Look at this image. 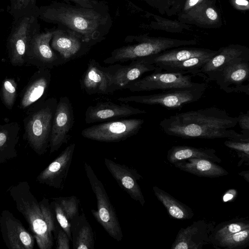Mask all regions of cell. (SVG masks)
Wrapping results in <instances>:
<instances>
[{
	"label": "cell",
	"instance_id": "cell-1",
	"mask_svg": "<svg viewBox=\"0 0 249 249\" xmlns=\"http://www.w3.org/2000/svg\"><path fill=\"white\" fill-rule=\"evenodd\" d=\"M237 121V117L230 116L226 110L212 107L176 113L164 118L160 125L167 135L184 139L249 140V135L230 129Z\"/></svg>",
	"mask_w": 249,
	"mask_h": 249
},
{
	"label": "cell",
	"instance_id": "cell-2",
	"mask_svg": "<svg viewBox=\"0 0 249 249\" xmlns=\"http://www.w3.org/2000/svg\"><path fill=\"white\" fill-rule=\"evenodd\" d=\"M16 208L23 216L40 249H51L56 226L55 215L48 198L38 202L27 181L19 182L9 189Z\"/></svg>",
	"mask_w": 249,
	"mask_h": 249
},
{
	"label": "cell",
	"instance_id": "cell-3",
	"mask_svg": "<svg viewBox=\"0 0 249 249\" xmlns=\"http://www.w3.org/2000/svg\"><path fill=\"white\" fill-rule=\"evenodd\" d=\"M38 17L48 22L63 24L80 36L84 43L99 37L100 31L107 23V16L94 8L52 4L40 7Z\"/></svg>",
	"mask_w": 249,
	"mask_h": 249
},
{
	"label": "cell",
	"instance_id": "cell-4",
	"mask_svg": "<svg viewBox=\"0 0 249 249\" xmlns=\"http://www.w3.org/2000/svg\"><path fill=\"white\" fill-rule=\"evenodd\" d=\"M57 102L54 97L37 102L28 109L23 120L26 139L30 146L39 155L45 154L49 147Z\"/></svg>",
	"mask_w": 249,
	"mask_h": 249
},
{
	"label": "cell",
	"instance_id": "cell-5",
	"mask_svg": "<svg viewBox=\"0 0 249 249\" xmlns=\"http://www.w3.org/2000/svg\"><path fill=\"white\" fill-rule=\"evenodd\" d=\"M137 43L114 50L104 60L106 64L123 63L139 58L156 54L170 49L197 44L196 40H182L163 37L143 36L137 38Z\"/></svg>",
	"mask_w": 249,
	"mask_h": 249
},
{
	"label": "cell",
	"instance_id": "cell-6",
	"mask_svg": "<svg viewBox=\"0 0 249 249\" xmlns=\"http://www.w3.org/2000/svg\"><path fill=\"white\" fill-rule=\"evenodd\" d=\"M84 169L97 200V209L91 210L92 215L111 237L121 241L123 238L122 228L115 209L103 184L91 166L86 162Z\"/></svg>",
	"mask_w": 249,
	"mask_h": 249
},
{
	"label": "cell",
	"instance_id": "cell-7",
	"mask_svg": "<svg viewBox=\"0 0 249 249\" xmlns=\"http://www.w3.org/2000/svg\"><path fill=\"white\" fill-rule=\"evenodd\" d=\"M193 74L163 71L157 67L153 72L142 78L134 81L124 87L132 92L163 91L192 89H207L206 83L192 81Z\"/></svg>",
	"mask_w": 249,
	"mask_h": 249
},
{
	"label": "cell",
	"instance_id": "cell-8",
	"mask_svg": "<svg viewBox=\"0 0 249 249\" xmlns=\"http://www.w3.org/2000/svg\"><path fill=\"white\" fill-rule=\"evenodd\" d=\"M7 39L8 57L12 65L26 64V55L33 35L39 30L36 15H28L15 20Z\"/></svg>",
	"mask_w": 249,
	"mask_h": 249
},
{
	"label": "cell",
	"instance_id": "cell-9",
	"mask_svg": "<svg viewBox=\"0 0 249 249\" xmlns=\"http://www.w3.org/2000/svg\"><path fill=\"white\" fill-rule=\"evenodd\" d=\"M144 120L128 119L108 121L82 130L85 138L101 142H118L135 135L142 127Z\"/></svg>",
	"mask_w": 249,
	"mask_h": 249
},
{
	"label": "cell",
	"instance_id": "cell-10",
	"mask_svg": "<svg viewBox=\"0 0 249 249\" xmlns=\"http://www.w3.org/2000/svg\"><path fill=\"white\" fill-rule=\"evenodd\" d=\"M205 89H192L166 90L150 95L121 97L117 100L125 103L134 102L149 105H160L168 109H180L187 104L200 100Z\"/></svg>",
	"mask_w": 249,
	"mask_h": 249
},
{
	"label": "cell",
	"instance_id": "cell-11",
	"mask_svg": "<svg viewBox=\"0 0 249 249\" xmlns=\"http://www.w3.org/2000/svg\"><path fill=\"white\" fill-rule=\"evenodd\" d=\"M211 81H216L226 93L240 92L249 95V57L232 60L215 73Z\"/></svg>",
	"mask_w": 249,
	"mask_h": 249
},
{
	"label": "cell",
	"instance_id": "cell-12",
	"mask_svg": "<svg viewBox=\"0 0 249 249\" xmlns=\"http://www.w3.org/2000/svg\"><path fill=\"white\" fill-rule=\"evenodd\" d=\"M53 33H40L38 30L33 35L28 49L26 64L34 65L38 69L51 70L67 63L50 45Z\"/></svg>",
	"mask_w": 249,
	"mask_h": 249
},
{
	"label": "cell",
	"instance_id": "cell-13",
	"mask_svg": "<svg viewBox=\"0 0 249 249\" xmlns=\"http://www.w3.org/2000/svg\"><path fill=\"white\" fill-rule=\"evenodd\" d=\"M74 122L71 103L68 96H62L57 102L53 117L49 144L51 154L67 142Z\"/></svg>",
	"mask_w": 249,
	"mask_h": 249
},
{
	"label": "cell",
	"instance_id": "cell-14",
	"mask_svg": "<svg viewBox=\"0 0 249 249\" xmlns=\"http://www.w3.org/2000/svg\"><path fill=\"white\" fill-rule=\"evenodd\" d=\"M215 226L214 221L199 220L193 222L185 228H181L171 249H202L211 244Z\"/></svg>",
	"mask_w": 249,
	"mask_h": 249
},
{
	"label": "cell",
	"instance_id": "cell-15",
	"mask_svg": "<svg viewBox=\"0 0 249 249\" xmlns=\"http://www.w3.org/2000/svg\"><path fill=\"white\" fill-rule=\"evenodd\" d=\"M0 228L4 242L10 249H33L34 236L9 211L3 210L0 216Z\"/></svg>",
	"mask_w": 249,
	"mask_h": 249
},
{
	"label": "cell",
	"instance_id": "cell-16",
	"mask_svg": "<svg viewBox=\"0 0 249 249\" xmlns=\"http://www.w3.org/2000/svg\"><path fill=\"white\" fill-rule=\"evenodd\" d=\"M157 68L148 56L131 60L127 65L113 64L107 67L110 74L114 92L124 89L128 84L140 79L144 73Z\"/></svg>",
	"mask_w": 249,
	"mask_h": 249
},
{
	"label": "cell",
	"instance_id": "cell-17",
	"mask_svg": "<svg viewBox=\"0 0 249 249\" xmlns=\"http://www.w3.org/2000/svg\"><path fill=\"white\" fill-rule=\"evenodd\" d=\"M74 143H71L37 177L36 180L55 189L62 190L71 164Z\"/></svg>",
	"mask_w": 249,
	"mask_h": 249
},
{
	"label": "cell",
	"instance_id": "cell-18",
	"mask_svg": "<svg viewBox=\"0 0 249 249\" xmlns=\"http://www.w3.org/2000/svg\"><path fill=\"white\" fill-rule=\"evenodd\" d=\"M146 113L144 110L134 107L124 103L116 104L112 102H101L87 108L85 121L86 124H89Z\"/></svg>",
	"mask_w": 249,
	"mask_h": 249
},
{
	"label": "cell",
	"instance_id": "cell-19",
	"mask_svg": "<svg viewBox=\"0 0 249 249\" xmlns=\"http://www.w3.org/2000/svg\"><path fill=\"white\" fill-rule=\"evenodd\" d=\"M80 87L88 95H105L114 92L111 76L107 67L90 59L80 80Z\"/></svg>",
	"mask_w": 249,
	"mask_h": 249
},
{
	"label": "cell",
	"instance_id": "cell-20",
	"mask_svg": "<svg viewBox=\"0 0 249 249\" xmlns=\"http://www.w3.org/2000/svg\"><path fill=\"white\" fill-rule=\"evenodd\" d=\"M104 163L119 186L133 200L143 206L145 200L138 182L142 177L136 170L124 164L117 163L108 158L104 159Z\"/></svg>",
	"mask_w": 249,
	"mask_h": 249
},
{
	"label": "cell",
	"instance_id": "cell-21",
	"mask_svg": "<svg viewBox=\"0 0 249 249\" xmlns=\"http://www.w3.org/2000/svg\"><path fill=\"white\" fill-rule=\"evenodd\" d=\"M178 20L203 28H218L222 20L216 0H204L186 13L178 14Z\"/></svg>",
	"mask_w": 249,
	"mask_h": 249
},
{
	"label": "cell",
	"instance_id": "cell-22",
	"mask_svg": "<svg viewBox=\"0 0 249 249\" xmlns=\"http://www.w3.org/2000/svg\"><path fill=\"white\" fill-rule=\"evenodd\" d=\"M213 55L200 69L199 75L207 81L232 60L243 57H249V49L239 44H230L219 48Z\"/></svg>",
	"mask_w": 249,
	"mask_h": 249
},
{
	"label": "cell",
	"instance_id": "cell-23",
	"mask_svg": "<svg viewBox=\"0 0 249 249\" xmlns=\"http://www.w3.org/2000/svg\"><path fill=\"white\" fill-rule=\"evenodd\" d=\"M51 70L38 68L25 87L21 96L20 107L28 109L37 102L44 100L51 81Z\"/></svg>",
	"mask_w": 249,
	"mask_h": 249
},
{
	"label": "cell",
	"instance_id": "cell-24",
	"mask_svg": "<svg viewBox=\"0 0 249 249\" xmlns=\"http://www.w3.org/2000/svg\"><path fill=\"white\" fill-rule=\"evenodd\" d=\"M83 43L80 36L74 31L58 29L53 31L51 47L67 62L81 55Z\"/></svg>",
	"mask_w": 249,
	"mask_h": 249
},
{
	"label": "cell",
	"instance_id": "cell-25",
	"mask_svg": "<svg viewBox=\"0 0 249 249\" xmlns=\"http://www.w3.org/2000/svg\"><path fill=\"white\" fill-rule=\"evenodd\" d=\"M217 50L195 47H177L148 56L156 66L171 64L196 56H213Z\"/></svg>",
	"mask_w": 249,
	"mask_h": 249
},
{
	"label": "cell",
	"instance_id": "cell-26",
	"mask_svg": "<svg viewBox=\"0 0 249 249\" xmlns=\"http://www.w3.org/2000/svg\"><path fill=\"white\" fill-rule=\"evenodd\" d=\"M178 168L198 177L216 178L227 175L229 173L215 162L205 159L191 158L174 163Z\"/></svg>",
	"mask_w": 249,
	"mask_h": 249
},
{
	"label": "cell",
	"instance_id": "cell-27",
	"mask_svg": "<svg viewBox=\"0 0 249 249\" xmlns=\"http://www.w3.org/2000/svg\"><path fill=\"white\" fill-rule=\"evenodd\" d=\"M71 232L73 249H94V232L84 213L72 219Z\"/></svg>",
	"mask_w": 249,
	"mask_h": 249
},
{
	"label": "cell",
	"instance_id": "cell-28",
	"mask_svg": "<svg viewBox=\"0 0 249 249\" xmlns=\"http://www.w3.org/2000/svg\"><path fill=\"white\" fill-rule=\"evenodd\" d=\"M20 125L12 122L0 125V163L17 156Z\"/></svg>",
	"mask_w": 249,
	"mask_h": 249
},
{
	"label": "cell",
	"instance_id": "cell-29",
	"mask_svg": "<svg viewBox=\"0 0 249 249\" xmlns=\"http://www.w3.org/2000/svg\"><path fill=\"white\" fill-rule=\"evenodd\" d=\"M167 158L171 163L191 158L205 159L216 163L222 161L213 148H196L187 145L172 146L167 152Z\"/></svg>",
	"mask_w": 249,
	"mask_h": 249
},
{
	"label": "cell",
	"instance_id": "cell-30",
	"mask_svg": "<svg viewBox=\"0 0 249 249\" xmlns=\"http://www.w3.org/2000/svg\"><path fill=\"white\" fill-rule=\"evenodd\" d=\"M153 190L155 196L165 207L171 217L184 220L191 219L194 216V213L188 206L157 186H153Z\"/></svg>",
	"mask_w": 249,
	"mask_h": 249
},
{
	"label": "cell",
	"instance_id": "cell-31",
	"mask_svg": "<svg viewBox=\"0 0 249 249\" xmlns=\"http://www.w3.org/2000/svg\"><path fill=\"white\" fill-rule=\"evenodd\" d=\"M213 56H196L184 61L158 67L169 72L198 75L200 69Z\"/></svg>",
	"mask_w": 249,
	"mask_h": 249
},
{
	"label": "cell",
	"instance_id": "cell-32",
	"mask_svg": "<svg viewBox=\"0 0 249 249\" xmlns=\"http://www.w3.org/2000/svg\"><path fill=\"white\" fill-rule=\"evenodd\" d=\"M247 229H249V221L245 218H234L221 222L214 228L211 244L226 236Z\"/></svg>",
	"mask_w": 249,
	"mask_h": 249
},
{
	"label": "cell",
	"instance_id": "cell-33",
	"mask_svg": "<svg viewBox=\"0 0 249 249\" xmlns=\"http://www.w3.org/2000/svg\"><path fill=\"white\" fill-rule=\"evenodd\" d=\"M216 248L240 249L249 245V229L226 236L212 243Z\"/></svg>",
	"mask_w": 249,
	"mask_h": 249
},
{
	"label": "cell",
	"instance_id": "cell-34",
	"mask_svg": "<svg viewBox=\"0 0 249 249\" xmlns=\"http://www.w3.org/2000/svg\"><path fill=\"white\" fill-rule=\"evenodd\" d=\"M162 15L172 17L180 11L185 0H143Z\"/></svg>",
	"mask_w": 249,
	"mask_h": 249
},
{
	"label": "cell",
	"instance_id": "cell-35",
	"mask_svg": "<svg viewBox=\"0 0 249 249\" xmlns=\"http://www.w3.org/2000/svg\"><path fill=\"white\" fill-rule=\"evenodd\" d=\"M154 21L151 22L152 28L170 33H182L184 30H190L189 25L179 21L167 19L161 16L152 15Z\"/></svg>",
	"mask_w": 249,
	"mask_h": 249
},
{
	"label": "cell",
	"instance_id": "cell-36",
	"mask_svg": "<svg viewBox=\"0 0 249 249\" xmlns=\"http://www.w3.org/2000/svg\"><path fill=\"white\" fill-rule=\"evenodd\" d=\"M36 0H10V12L15 20L24 16L36 15Z\"/></svg>",
	"mask_w": 249,
	"mask_h": 249
},
{
	"label": "cell",
	"instance_id": "cell-37",
	"mask_svg": "<svg viewBox=\"0 0 249 249\" xmlns=\"http://www.w3.org/2000/svg\"><path fill=\"white\" fill-rule=\"evenodd\" d=\"M17 84L13 78L5 79L1 88V98L3 104L8 109H11L17 96Z\"/></svg>",
	"mask_w": 249,
	"mask_h": 249
},
{
	"label": "cell",
	"instance_id": "cell-38",
	"mask_svg": "<svg viewBox=\"0 0 249 249\" xmlns=\"http://www.w3.org/2000/svg\"><path fill=\"white\" fill-rule=\"evenodd\" d=\"M53 198L60 204L70 222L74 217L79 214V205L80 200L76 196H61Z\"/></svg>",
	"mask_w": 249,
	"mask_h": 249
},
{
	"label": "cell",
	"instance_id": "cell-39",
	"mask_svg": "<svg viewBox=\"0 0 249 249\" xmlns=\"http://www.w3.org/2000/svg\"><path fill=\"white\" fill-rule=\"evenodd\" d=\"M227 147L235 150L241 161L238 166L241 165L243 161H249V140H228L224 142Z\"/></svg>",
	"mask_w": 249,
	"mask_h": 249
},
{
	"label": "cell",
	"instance_id": "cell-40",
	"mask_svg": "<svg viewBox=\"0 0 249 249\" xmlns=\"http://www.w3.org/2000/svg\"><path fill=\"white\" fill-rule=\"evenodd\" d=\"M50 203L58 225L65 231L71 241V222L60 204L53 198Z\"/></svg>",
	"mask_w": 249,
	"mask_h": 249
},
{
	"label": "cell",
	"instance_id": "cell-41",
	"mask_svg": "<svg viewBox=\"0 0 249 249\" xmlns=\"http://www.w3.org/2000/svg\"><path fill=\"white\" fill-rule=\"evenodd\" d=\"M55 235L56 249H70V239L59 225L56 230Z\"/></svg>",
	"mask_w": 249,
	"mask_h": 249
},
{
	"label": "cell",
	"instance_id": "cell-42",
	"mask_svg": "<svg viewBox=\"0 0 249 249\" xmlns=\"http://www.w3.org/2000/svg\"><path fill=\"white\" fill-rule=\"evenodd\" d=\"M237 118V123L242 129L241 133L249 135V110L246 113L240 112Z\"/></svg>",
	"mask_w": 249,
	"mask_h": 249
},
{
	"label": "cell",
	"instance_id": "cell-43",
	"mask_svg": "<svg viewBox=\"0 0 249 249\" xmlns=\"http://www.w3.org/2000/svg\"><path fill=\"white\" fill-rule=\"evenodd\" d=\"M232 6L235 9L242 11H248L249 10V0H230Z\"/></svg>",
	"mask_w": 249,
	"mask_h": 249
},
{
	"label": "cell",
	"instance_id": "cell-44",
	"mask_svg": "<svg viewBox=\"0 0 249 249\" xmlns=\"http://www.w3.org/2000/svg\"><path fill=\"white\" fill-rule=\"evenodd\" d=\"M204 0H185L180 11L178 14L187 13Z\"/></svg>",
	"mask_w": 249,
	"mask_h": 249
},
{
	"label": "cell",
	"instance_id": "cell-45",
	"mask_svg": "<svg viewBox=\"0 0 249 249\" xmlns=\"http://www.w3.org/2000/svg\"><path fill=\"white\" fill-rule=\"evenodd\" d=\"M72 1L77 4H78L80 6L88 8H94L92 2L90 0H69Z\"/></svg>",
	"mask_w": 249,
	"mask_h": 249
},
{
	"label": "cell",
	"instance_id": "cell-46",
	"mask_svg": "<svg viewBox=\"0 0 249 249\" xmlns=\"http://www.w3.org/2000/svg\"><path fill=\"white\" fill-rule=\"evenodd\" d=\"M238 174L240 176H241L244 177V178L247 180L248 182H249V171H243L240 173H239Z\"/></svg>",
	"mask_w": 249,
	"mask_h": 249
}]
</instances>
